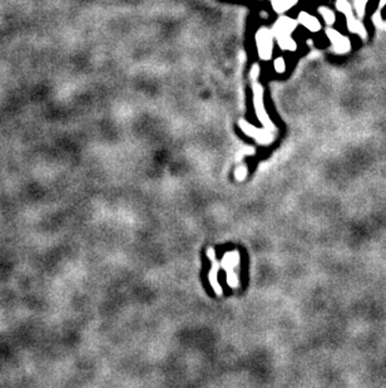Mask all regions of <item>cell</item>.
<instances>
[{"mask_svg": "<svg viewBox=\"0 0 386 388\" xmlns=\"http://www.w3.org/2000/svg\"><path fill=\"white\" fill-rule=\"evenodd\" d=\"M301 20L304 24L306 23V27L310 28L311 31H319V28H320V25H319L316 19L311 18L310 16H307V14H301Z\"/></svg>", "mask_w": 386, "mask_h": 388, "instance_id": "1", "label": "cell"}, {"mask_svg": "<svg viewBox=\"0 0 386 388\" xmlns=\"http://www.w3.org/2000/svg\"><path fill=\"white\" fill-rule=\"evenodd\" d=\"M244 175H246V169H244V167H241V169L237 171V176H239V179H243Z\"/></svg>", "mask_w": 386, "mask_h": 388, "instance_id": "2", "label": "cell"}, {"mask_svg": "<svg viewBox=\"0 0 386 388\" xmlns=\"http://www.w3.org/2000/svg\"><path fill=\"white\" fill-rule=\"evenodd\" d=\"M276 63L278 64V68H277L278 72H281V70L284 69L285 66H284V61H282V59H277V61H276Z\"/></svg>", "mask_w": 386, "mask_h": 388, "instance_id": "3", "label": "cell"}]
</instances>
